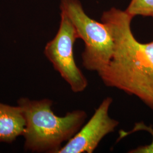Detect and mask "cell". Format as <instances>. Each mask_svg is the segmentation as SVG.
I'll list each match as a JSON object with an SVG mask.
<instances>
[{
    "label": "cell",
    "mask_w": 153,
    "mask_h": 153,
    "mask_svg": "<svg viewBox=\"0 0 153 153\" xmlns=\"http://www.w3.org/2000/svg\"><path fill=\"white\" fill-rule=\"evenodd\" d=\"M126 11L133 17L141 16L153 18V0H131Z\"/></svg>",
    "instance_id": "cell-7"
},
{
    "label": "cell",
    "mask_w": 153,
    "mask_h": 153,
    "mask_svg": "<svg viewBox=\"0 0 153 153\" xmlns=\"http://www.w3.org/2000/svg\"><path fill=\"white\" fill-rule=\"evenodd\" d=\"M133 18L115 7L103 14L102 22L109 28L114 47L109 64L98 74L105 86L136 97L153 110V40L142 43L135 38Z\"/></svg>",
    "instance_id": "cell-1"
},
{
    "label": "cell",
    "mask_w": 153,
    "mask_h": 153,
    "mask_svg": "<svg viewBox=\"0 0 153 153\" xmlns=\"http://www.w3.org/2000/svg\"><path fill=\"white\" fill-rule=\"evenodd\" d=\"M112 102L110 97L104 99L88 123L57 153H93L102 139L114 131L119 124L118 121L111 118L108 114Z\"/></svg>",
    "instance_id": "cell-5"
},
{
    "label": "cell",
    "mask_w": 153,
    "mask_h": 153,
    "mask_svg": "<svg viewBox=\"0 0 153 153\" xmlns=\"http://www.w3.org/2000/svg\"><path fill=\"white\" fill-rule=\"evenodd\" d=\"M61 18L59 29L55 38L46 44L44 54L72 91L81 93L88 88V81L74 59V44L78 39L76 30L64 11H61Z\"/></svg>",
    "instance_id": "cell-4"
},
{
    "label": "cell",
    "mask_w": 153,
    "mask_h": 153,
    "mask_svg": "<svg viewBox=\"0 0 153 153\" xmlns=\"http://www.w3.org/2000/svg\"><path fill=\"white\" fill-rule=\"evenodd\" d=\"M17 103L26 119L24 148L33 153H57L62 144L81 128L88 117L81 109L58 116L53 112V101L49 99L36 100L21 98Z\"/></svg>",
    "instance_id": "cell-2"
},
{
    "label": "cell",
    "mask_w": 153,
    "mask_h": 153,
    "mask_svg": "<svg viewBox=\"0 0 153 153\" xmlns=\"http://www.w3.org/2000/svg\"><path fill=\"white\" fill-rule=\"evenodd\" d=\"M26 119L21 108L0 103V143H12L25 130Z\"/></svg>",
    "instance_id": "cell-6"
},
{
    "label": "cell",
    "mask_w": 153,
    "mask_h": 153,
    "mask_svg": "<svg viewBox=\"0 0 153 153\" xmlns=\"http://www.w3.org/2000/svg\"><path fill=\"white\" fill-rule=\"evenodd\" d=\"M148 131L150 134H152V136L153 137L152 142L149 145L138 146V148L131 150L128 153H153V128L151 126L145 125L143 123H136L133 130L131 131H129V132L124 131H121L119 133V138H118V140H120L121 139L127 136L128 134L132 133H134L136 131Z\"/></svg>",
    "instance_id": "cell-8"
},
{
    "label": "cell",
    "mask_w": 153,
    "mask_h": 153,
    "mask_svg": "<svg viewBox=\"0 0 153 153\" xmlns=\"http://www.w3.org/2000/svg\"><path fill=\"white\" fill-rule=\"evenodd\" d=\"M60 9L70 18L78 38L85 43L82 54L83 67L89 71H102L108 65L114 52V39L109 28L85 13L79 0H61Z\"/></svg>",
    "instance_id": "cell-3"
}]
</instances>
